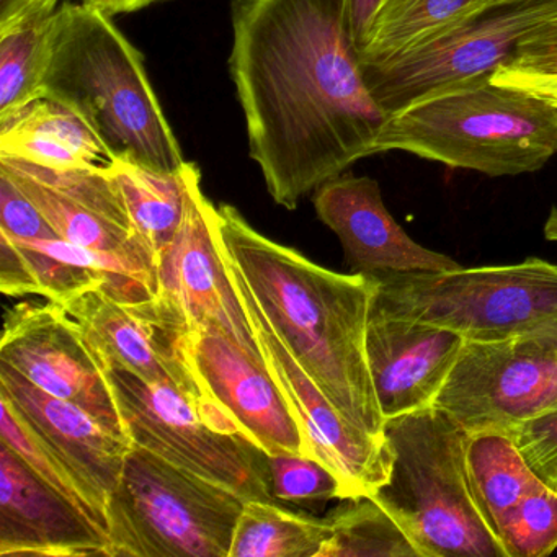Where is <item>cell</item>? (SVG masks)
I'll list each match as a JSON object with an SVG mask.
<instances>
[{
  "instance_id": "obj_27",
  "label": "cell",
  "mask_w": 557,
  "mask_h": 557,
  "mask_svg": "<svg viewBox=\"0 0 557 557\" xmlns=\"http://www.w3.org/2000/svg\"><path fill=\"white\" fill-rule=\"evenodd\" d=\"M54 12L28 18L0 34V123L44 97L45 45Z\"/></svg>"
},
{
  "instance_id": "obj_36",
  "label": "cell",
  "mask_w": 557,
  "mask_h": 557,
  "mask_svg": "<svg viewBox=\"0 0 557 557\" xmlns=\"http://www.w3.org/2000/svg\"><path fill=\"white\" fill-rule=\"evenodd\" d=\"M492 81L500 86L517 87L527 90L557 107V74L528 73L502 66L492 74Z\"/></svg>"
},
{
  "instance_id": "obj_10",
  "label": "cell",
  "mask_w": 557,
  "mask_h": 557,
  "mask_svg": "<svg viewBox=\"0 0 557 557\" xmlns=\"http://www.w3.org/2000/svg\"><path fill=\"white\" fill-rule=\"evenodd\" d=\"M58 305L73 319L103 364L132 371L149 383L175 387L198 407L211 426L240 435L211 404L198 381L190 358L194 329L174 302L161 295L149 301L120 302L94 288Z\"/></svg>"
},
{
  "instance_id": "obj_15",
  "label": "cell",
  "mask_w": 557,
  "mask_h": 557,
  "mask_svg": "<svg viewBox=\"0 0 557 557\" xmlns=\"http://www.w3.org/2000/svg\"><path fill=\"white\" fill-rule=\"evenodd\" d=\"M0 172L34 201L60 239L135 257L158 269L154 253L136 234L110 169H54L0 154Z\"/></svg>"
},
{
  "instance_id": "obj_17",
  "label": "cell",
  "mask_w": 557,
  "mask_h": 557,
  "mask_svg": "<svg viewBox=\"0 0 557 557\" xmlns=\"http://www.w3.org/2000/svg\"><path fill=\"white\" fill-rule=\"evenodd\" d=\"M319 220L338 237L355 273L446 272L461 269L445 253L426 249L394 220L374 178L337 175L312 197Z\"/></svg>"
},
{
  "instance_id": "obj_14",
  "label": "cell",
  "mask_w": 557,
  "mask_h": 557,
  "mask_svg": "<svg viewBox=\"0 0 557 557\" xmlns=\"http://www.w3.org/2000/svg\"><path fill=\"white\" fill-rule=\"evenodd\" d=\"M159 295L174 302L191 329L216 327L247 354L263 361L256 332L221 252L216 207L201 190L191 162L184 218L174 240L158 260Z\"/></svg>"
},
{
  "instance_id": "obj_31",
  "label": "cell",
  "mask_w": 557,
  "mask_h": 557,
  "mask_svg": "<svg viewBox=\"0 0 557 557\" xmlns=\"http://www.w3.org/2000/svg\"><path fill=\"white\" fill-rule=\"evenodd\" d=\"M12 240L24 252L40 286V296L47 301L64 302L90 289H102L106 286V278L96 270L58 259L24 240Z\"/></svg>"
},
{
  "instance_id": "obj_39",
  "label": "cell",
  "mask_w": 557,
  "mask_h": 557,
  "mask_svg": "<svg viewBox=\"0 0 557 557\" xmlns=\"http://www.w3.org/2000/svg\"><path fill=\"white\" fill-rule=\"evenodd\" d=\"M83 2L113 17V15L141 11V9L149 8V5L161 2V0H83Z\"/></svg>"
},
{
  "instance_id": "obj_34",
  "label": "cell",
  "mask_w": 557,
  "mask_h": 557,
  "mask_svg": "<svg viewBox=\"0 0 557 557\" xmlns=\"http://www.w3.org/2000/svg\"><path fill=\"white\" fill-rule=\"evenodd\" d=\"M504 66L528 73L557 74V17L534 30Z\"/></svg>"
},
{
  "instance_id": "obj_22",
  "label": "cell",
  "mask_w": 557,
  "mask_h": 557,
  "mask_svg": "<svg viewBox=\"0 0 557 557\" xmlns=\"http://www.w3.org/2000/svg\"><path fill=\"white\" fill-rule=\"evenodd\" d=\"M527 0H384L363 47L360 66L391 60L456 25Z\"/></svg>"
},
{
  "instance_id": "obj_32",
  "label": "cell",
  "mask_w": 557,
  "mask_h": 557,
  "mask_svg": "<svg viewBox=\"0 0 557 557\" xmlns=\"http://www.w3.org/2000/svg\"><path fill=\"white\" fill-rule=\"evenodd\" d=\"M510 436L534 474L557 492V409L521 423Z\"/></svg>"
},
{
  "instance_id": "obj_24",
  "label": "cell",
  "mask_w": 557,
  "mask_h": 557,
  "mask_svg": "<svg viewBox=\"0 0 557 557\" xmlns=\"http://www.w3.org/2000/svg\"><path fill=\"white\" fill-rule=\"evenodd\" d=\"M191 162L178 172H159L122 161L110 169L119 184L136 234L159 260L174 240L185 211Z\"/></svg>"
},
{
  "instance_id": "obj_7",
  "label": "cell",
  "mask_w": 557,
  "mask_h": 557,
  "mask_svg": "<svg viewBox=\"0 0 557 557\" xmlns=\"http://www.w3.org/2000/svg\"><path fill=\"white\" fill-rule=\"evenodd\" d=\"M371 276L374 308L456 332L466 342L524 337L557 318V265L534 257L515 265Z\"/></svg>"
},
{
  "instance_id": "obj_37",
  "label": "cell",
  "mask_w": 557,
  "mask_h": 557,
  "mask_svg": "<svg viewBox=\"0 0 557 557\" xmlns=\"http://www.w3.org/2000/svg\"><path fill=\"white\" fill-rule=\"evenodd\" d=\"M60 0H0V34L12 30L28 18L54 12Z\"/></svg>"
},
{
  "instance_id": "obj_20",
  "label": "cell",
  "mask_w": 557,
  "mask_h": 557,
  "mask_svg": "<svg viewBox=\"0 0 557 557\" xmlns=\"http://www.w3.org/2000/svg\"><path fill=\"white\" fill-rule=\"evenodd\" d=\"M466 344L456 332L371 306L368 364L384 419L435 406Z\"/></svg>"
},
{
  "instance_id": "obj_4",
  "label": "cell",
  "mask_w": 557,
  "mask_h": 557,
  "mask_svg": "<svg viewBox=\"0 0 557 557\" xmlns=\"http://www.w3.org/2000/svg\"><path fill=\"white\" fill-rule=\"evenodd\" d=\"M407 152L487 177H518L557 156V107L474 77L387 116L373 156Z\"/></svg>"
},
{
  "instance_id": "obj_5",
  "label": "cell",
  "mask_w": 557,
  "mask_h": 557,
  "mask_svg": "<svg viewBox=\"0 0 557 557\" xmlns=\"http://www.w3.org/2000/svg\"><path fill=\"white\" fill-rule=\"evenodd\" d=\"M393 468L373 497L420 557H505L479 510L466 469L469 433L436 406L387 419Z\"/></svg>"
},
{
  "instance_id": "obj_16",
  "label": "cell",
  "mask_w": 557,
  "mask_h": 557,
  "mask_svg": "<svg viewBox=\"0 0 557 557\" xmlns=\"http://www.w3.org/2000/svg\"><path fill=\"white\" fill-rule=\"evenodd\" d=\"M190 358L208 399L240 435L267 455L311 456L305 432L265 361L216 327L191 331Z\"/></svg>"
},
{
  "instance_id": "obj_9",
  "label": "cell",
  "mask_w": 557,
  "mask_h": 557,
  "mask_svg": "<svg viewBox=\"0 0 557 557\" xmlns=\"http://www.w3.org/2000/svg\"><path fill=\"white\" fill-rule=\"evenodd\" d=\"M557 17V0H527L456 25L391 60L361 66L381 109L393 115L474 77L491 76L534 30Z\"/></svg>"
},
{
  "instance_id": "obj_26",
  "label": "cell",
  "mask_w": 557,
  "mask_h": 557,
  "mask_svg": "<svg viewBox=\"0 0 557 557\" xmlns=\"http://www.w3.org/2000/svg\"><path fill=\"white\" fill-rule=\"evenodd\" d=\"M325 518L331 537L319 557H420L404 528L373 495L347 498Z\"/></svg>"
},
{
  "instance_id": "obj_23",
  "label": "cell",
  "mask_w": 557,
  "mask_h": 557,
  "mask_svg": "<svg viewBox=\"0 0 557 557\" xmlns=\"http://www.w3.org/2000/svg\"><path fill=\"white\" fill-rule=\"evenodd\" d=\"M466 469L475 504L495 534L505 515L543 485L507 433L469 435Z\"/></svg>"
},
{
  "instance_id": "obj_33",
  "label": "cell",
  "mask_w": 557,
  "mask_h": 557,
  "mask_svg": "<svg viewBox=\"0 0 557 557\" xmlns=\"http://www.w3.org/2000/svg\"><path fill=\"white\" fill-rule=\"evenodd\" d=\"M0 231L18 240L60 239L34 201L0 172Z\"/></svg>"
},
{
  "instance_id": "obj_12",
  "label": "cell",
  "mask_w": 557,
  "mask_h": 557,
  "mask_svg": "<svg viewBox=\"0 0 557 557\" xmlns=\"http://www.w3.org/2000/svg\"><path fill=\"white\" fill-rule=\"evenodd\" d=\"M224 262L256 332L263 361L305 432L311 458L318 459L337 475L347 498L373 495L389 479L393 468L389 443L386 438H374L361 432L335 409L273 331L252 293L226 257Z\"/></svg>"
},
{
  "instance_id": "obj_38",
  "label": "cell",
  "mask_w": 557,
  "mask_h": 557,
  "mask_svg": "<svg viewBox=\"0 0 557 557\" xmlns=\"http://www.w3.org/2000/svg\"><path fill=\"white\" fill-rule=\"evenodd\" d=\"M384 0H344L348 30L357 50L363 47Z\"/></svg>"
},
{
  "instance_id": "obj_11",
  "label": "cell",
  "mask_w": 557,
  "mask_h": 557,
  "mask_svg": "<svg viewBox=\"0 0 557 557\" xmlns=\"http://www.w3.org/2000/svg\"><path fill=\"white\" fill-rule=\"evenodd\" d=\"M435 406L469 435L513 432L557 409V351L527 337L468 342Z\"/></svg>"
},
{
  "instance_id": "obj_13",
  "label": "cell",
  "mask_w": 557,
  "mask_h": 557,
  "mask_svg": "<svg viewBox=\"0 0 557 557\" xmlns=\"http://www.w3.org/2000/svg\"><path fill=\"white\" fill-rule=\"evenodd\" d=\"M0 363L126 433L103 361L58 302L25 301L5 312Z\"/></svg>"
},
{
  "instance_id": "obj_29",
  "label": "cell",
  "mask_w": 557,
  "mask_h": 557,
  "mask_svg": "<svg viewBox=\"0 0 557 557\" xmlns=\"http://www.w3.org/2000/svg\"><path fill=\"white\" fill-rule=\"evenodd\" d=\"M505 557H546L557 549V492L547 485L511 508L497 528Z\"/></svg>"
},
{
  "instance_id": "obj_41",
  "label": "cell",
  "mask_w": 557,
  "mask_h": 557,
  "mask_svg": "<svg viewBox=\"0 0 557 557\" xmlns=\"http://www.w3.org/2000/svg\"><path fill=\"white\" fill-rule=\"evenodd\" d=\"M544 237L550 243H557V207L550 208L549 216L543 227Z\"/></svg>"
},
{
  "instance_id": "obj_28",
  "label": "cell",
  "mask_w": 557,
  "mask_h": 557,
  "mask_svg": "<svg viewBox=\"0 0 557 557\" xmlns=\"http://www.w3.org/2000/svg\"><path fill=\"white\" fill-rule=\"evenodd\" d=\"M0 442L11 446L47 484L73 502L109 536V518L73 471L54 455L15 413L11 404L0 397ZM110 540V537H109ZM112 547V546H110Z\"/></svg>"
},
{
  "instance_id": "obj_8",
  "label": "cell",
  "mask_w": 557,
  "mask_h": 557,
  "mask_svg": "<svg viewBox=\"0 0 557 557\" xmlns=\"http://www.w3.org/2000/svg\"><path fill=\"white\" fill-rule=\"evenodd\" d=\"M103 368L125 432L135 445L244 500H275L269 455L256 443L211 426L198 407L169 384L149 383L122 368Z\"/></svg>"
},
{
  "instance_id": "obj_19",
  "label": "cell",
  "mask_w": 557,
  "mask_h": 557,
  "mask_svg": "<svg viewBox=\"0 0 557 557\" xmlns=\"http://www.w3.org/2000/svg\"><path fill=\"white\" fill-rule=\"evenodd\" d=\"M0 397L60 456L107 513L110 497L122 479L132 438L110 429L83 407L44 393L4 363H0Z\"/></svg>"
},
{
  "instance_id": "obj_21",
  "label": "cell",
  "mask_w": 557,
  "mask_h": 557,
  "mask_svg": "<svg viewBox=\"0 0 557 557\" xmlns=\"http://www.w3.org/2000/svg\"><path fill=\"white\" fill-rule=\"evenodd\" d=\"M0 154L54 169H112L119 159L70 107L40 97L0 123Z\"/></svg>"
},
{
  "instance_id": "obj_40",
  "label": "cell",
  "mask_w": 557,
  "mask_h": 557,
  "mask_svg": "<svg viewBox=\"0 0 557 557\" xmlns=\"http://www.w3.org/2000/svg\"><path fill=\"white\" fill-rule=\"evenodd\" d=\"M530 341L543 345V347L550 348L557 351V318L550 319L546 324L531 331L530 334L524 335Z\"/></svg>"
},
{
  "instance_id": "obj_2",
  "label": "cell",
  "mask_w": 557,
  "mask_h": 557,
  "mask_svg": "<svg viewBox=\"0 0 557 557\" xmlns=\"http://www.w3.org/2000/svg\"><path fill=\"white\" fill-rule=\"evenodd\" d=\"M216 230L224 257L302 370L351 425L383 440L386 419L367 355L373 276L311 262L253 230L231 205L216 208Z\"/></svg>"
},
{
  "instance_id": "obj_6",
  "label": "cell",
  "mask_w": 557,
  "mask_h": 557,
  "mask_svg": "<svg viewBox=\"0 0 557 557\" xmlns=\"http://www.w3.org/2000/svg\"><path fill=\"white\" fill-rule=\"evenodd\" d=\"M244 502L133 443L107 505L112 557H230Z\"/></svg>"
},
{
  "instance_id": "obj_3",
  "label": "cell",
  "mask_w": 557,
  "mask_h": 557,
  "mask_svg": "<svg viewBox=\"0 0 557 557\" xmlns=\"http://www.w3.org/2000/svg\"><path fill=\"white\" fill-rule=\"evenodd\" d=\"M41 96L74 110L116 159L159 172L187 164L141 51L99 9L66 2L54 12Z\"/></svg>"
},
{
  "instance_id": "obj_30",
  "label": "cell",
  "mask_w": 557,
  "mask_h": 557,
  "mask_svg": "<svg viewBox=\"0 0 557 557\" xmlns=\"http://www.w3.org/2000/svg\"><path fill=\"white\" fill-rule=\"evenodd\" d=\"M270 491L280 504L314 505L347 500L337 475L321 461L302 455H269Z\"/></svg>"
},
{
  "instance_id": "obj_25",
  "label": "cell",
  "mask_w": 557,
  "mask_h": 557,
  "mask_svg": "<svg viewBox=\"0 0 557 557\" xmlns=\"http://www.w3.org/2000/svg\"><path fill=\"white\" fill-rule=\"evenodd\" d=\"M329 537L327 518L252 498L244 502L230 557H319Z\"/></svg>"
},
{
  "instance_id": "obj_1",
  "label": "cell",
  "mask_w": 557,
  "mask_h": 557,
  "mask_svg": "<svg viewBox=\"0 0 557 557\" xmlns=\"http://www.w3.org/2000/svg\"><path fill=\"white\" fill-rule=\"evenodd\" d=\"M230 73L250 159L276 205L373 156L387 120L364 83L344 0H231Z\"/></svg>"
},
{
  "instance_id": "obj_18",
  "label": "cell",
  "mask_w": 557,
  "mask_h": 557,
  "mask_svg": "<svg viewBox=\"0 0 557 557\" xmlns=\"http://www.w3.org/2000/svg\"><path fill=\"white\" fill-rule=\"evenodd\" d=\"M0 556L112 557L109 536L2 442Z\"/></svg>"
},
{
  "instance_id": "obj_35",
  "label": "cell",
  "mask_w": 557,
  "mask_h": 557,
  "mask_svg": "<svg viewBox=\"0 0 557 557\" xmlns=\"http://www.w3.org/2000/svg\"><path fill=\"white\" fill-rule=\"evenodd\" d=\"M0 292L11 298L40 296V286L21 247L0 231Z\"/></svg>"
}]
</instances>
